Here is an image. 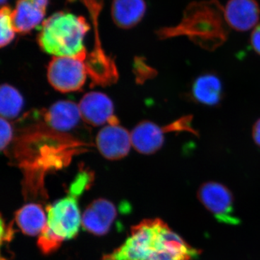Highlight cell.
I'll list each match as a JSON object with an SVG mask.
<instances>
[{
    "instance_id": "6da1fadb",
    "label": "cell",
    "mask_w": 260,
    "mask_h": 260,
    "mask_svg": "<svg viewBox=\"0 0 260 260\" xmlns=\"http://www.w3.org/2000/svg\"><path fill=\"white\" fill-rule=\"evenodd\" d=\"M201 254L166 222L154 218L132 228L125 242L102 260H196Z\"/></svg>"
},
{
    "instance_id": "7a4b0ae2",
    "label": "cell",
    "mask_w": 260,
    "mask_h": 260,
    "mask_svg": "<svg viewBox=\"0 0 260 260\" xmlns=\"http://www.w3.org/2000/svg\"><path fill=\"white\" fill-rule=\"evenodd\" d=\"M224 8L218 0L192 2L186 7L180 23L160 29V39L184 35L203 46L221 44L227 36Z\"/></svg>"
},
{
    "instance_id": "3957f363",
    "label": "cell",
    "mask_w": 260,
    "mask_h": 260,
    "mask_svg": "<svg viewBox=\"0 0 260 260\" xmlns=\"http://www.w3.org/2000/svg\"><path fill=\"white\" fill-rule=\"evenodd\" d=\"M89 30L83 17L58 12L43 22L38 44L44 52L54 56L85 55L83 41Z\"/></svg>"
},
{
    "instance_id": "277c9868",
    "label": "cell",
    "mask_w": 260,
    "mask_h": 260,
    "mask_svg": "<svg viewBox=\"0 0 260 260\" xmlns=\"http://www.w3.org/2000/svg\"><path fill=\"white\" fill-rule=\"evenodd\" d=\"M87 54L78 56H54L47 69L51 86L61 93L78 91L86 80Z\"/></svg>"
},
{
    "instance_id": "5b68a950",
    "label": "cell",
    "mask_w": 260,
    "mask_h": 260,
    "mask_svg": "<svg viewBox=\"0 0 260 260\" xmlns=\"http://www.w3.org/2000/svg\"><path fill=\"white\" fill-rule=\"evenodd\" d=\"M78 198L68 194L47 206V224L44 230L61 243L73 239L79 232L82 217Z\"/></svg>"
},
{
    "instance_id": "8992f818",
    "label": "cell",
    "mask_w": 260,
    "mask_h": 260,
    "mask_svg": "<svg viewBox=\"0 0 260 260\" xmlns=\"http://www.w3.org/2000/svg\"><path fill=\"white\" fill-rule=\"evenodd\" d=\"M197 197L219 223L229 225L240 223L234 206V194L226 186L217 181H206L198 188Z\"/></svg>"
},
{
    "instance_id": "52a82bcc",
    "label": "cell",
    "mask_w": 260,
    "mask_h": 260,
    "mask_svg": "<svg viewBox=\"0 0 260 260\" xmlns=\"http://www.w3.org/2000/svg\"><path fill=\"white\" fill-rule=\"evenodd\" d=\"M78 105L81 119L90 125L119 124L114 116V104L105 94L90 92L82 98Z\"/></svg>"
},
{
    "instance_id": "ba28073f",
    "label": "cell",
    "mask_w": 260,
    "mask_h": 260,
    "mask_svg": "<svg viewBox=\"0 0 260 260\" xmlns=\"http://www.w3.org/2000/svg\"><path fill=\"white\" fill-rule=\"evenodd\" d=\"M99 151L108 160H119L129 153L132 146L130 133L119 124L106 126L96 136Z\"/></svg>"
},
{
    "instance_id": "9c48e42d",
    "label": "cell",
    "mask_w": 260,
    "mask_h": 260,
    "mask_svg": "<svg viewBox=\"0 0 260 260\" xmlns=\"http://www.w3.org/2000/svg\"><path fill=\"white\" fill-rule=\"evenodd\" d=\"M224 17L230 28L237 31H247L259 22V3L256 0H229L224 8Z\"/></svg>"
},
{
    "instance_id": "30bf717a",
    "label": "cell",
    "mask_w": 260,
    "mask_h": 260,
    "mask_svg": "<svg viewBox=\"0 0 260 260\" xmlns=\"http://www.w3.org/2000/svg\"><path fill=\"white\" fill-rule=\"evenodd\" d=\"M117 211L109 200L97 199L88 205L82 216V225L87 232L95 236H104L110 230Z\"/></svg>"
},
{
    "instance_id": "8fae6325",
    "label": "cell",
    "mask_w": 260,
    "mask_h": 260,
    "mask_svg": "<svg viewBox=\"0 0 260 260\" xmlns=\"http://www.w3.org/2000/svg\"><path fill=\"white\" fill-rule=\"evenodd\" d=\"M49 0H18L13 10L15 32L28 34L42 23L46 15Z\"/></svg>"
},
{
    "instance_id": "7c38bea8",
    "label": "cell",
    "mask_w": 260,
    "mask_h": 260,
    "mask_svg": "<svg viewBox=\"0 0 260 260\" xmlns=\"http://www.w3.org/2000/svg\"><path fill=\"white\" fill-rule=\"evenodd\" d=\"M165 133V127H160L153 121H141L130 133L132 146L145 155L156 153L164 145Z\"/></svg>"
},
{
    "instance_id": "4fadbf2b",
    "label": "cell",
    "mask_w": 260,
    "mask_h": 260,
    "mask_svg": "<svg viewBox=\"0 0 260 260\" xmlns=\"http://www.w3.org/2000/svg\"><path fill=\"white\" fill-rule=\"evenodd\" d=\"M48 126L56 132L69 131L74 128L81 119L79 105L70 101L54 103L44 115Z\"/></svg>"
},
{
    "instance_id": "5bb4252c",
    "label": "cell",
    "mask_w": 260,
    "mask_h": 260,
    "mask_svg": "<svg viewBox=\"0 0 260 260\" xmlns=\"http://www.w3.org/2000/svg\"><path fill=\"white\" fill-rule=\"evenodd\" d=\"M195 102L208 107L218 105L223 99V85L214 73L200 75L195 79L191 89Z\"/></svg>"
},
{
    "instance_id": "9a60e30c",
    "label": "cell",
    "mask_w": 260,
    "mask_h": 260,
    "mask_svg": "<svg viewBox=\"0 0 260 260\" xmlns=\"http://www.w3.org/2000/svg\"><path fill=\"white\" fill-rule=\"evenodd\" d=\"M145 0H114L112 16L119 28L129 29L141 21L146 12Z\"/></svg>"
},
{
    "instance_id": "2e32d148",
    "label": "cell",
    "mask_w": 260,
    "mask_h": 260,
    "mask_svg": "<svg viewBox=\"0 0 260 260\" xmlns=\"http://www.w3.org/2000/svg\"><path fill=\"white\" fill-rule=\"evenodd\" d=\"M15 219L22 232L30 237L42 234L47 224L45 212L37 203L24 205L16 212Z\"/></svg>"
},
{
    "instance_id": "e0dca14e",
    "label": "cell",
    "mask_w": 260,
    "mask_h": 260,
    "mask_svg": "<svg viewBox=\"0 0 260 260\" xmlns=\"http://www.w3.org/2000/svg\"><path fill=\"white\" fill-rule=\"evenodd\" d=\"M23 98L20 92L9 84H3L0 88V114L7 120L14 119L21 112Z\"/></svg>"
},
{
    "instance_id": "ac0fdd59",
    "label": "cell",
    "mask_w": 260,
    "mask_h": 260,
    "mask_svg": "<svg viewBox=\"0 0 260 260\" xmlns=\"http://www.w3.org/2000/svg\"><path fill=\"white\" fill-rule=\"evenodd\" d=\"M13 10L8 6H3L0 11V46L6 47L14 39L15 30L13 26Z\"/></svg>"
},
{
    "instance_id": "d6986e66",
    "label": "cell",
    "mask_w": 260,
    "mask_h": 260,
    "mask_svg": "<svg viewBox=\"0 0 260 260\" xmlns=\"http://www.w3.org/2000/svg\"><path fill=\"white\" fill-rule=\"evenodd\" d=\"M0 133H1V137H0L1 150L4 151L5 149L8 148L13 140V129L9 121L3 117L0 119Z\"/></svg>"
},
{
    "instance_id": "ffe728a7",
    "label": "cell",
    "mask_w": 260,
    "mask_h": 260,
    "mask_svg": "<svg viewBox=\"0 0 260 260\" xmlns=\"http://www.w3.org/2000/svg\"><path fill=\"white\" fill-rule=\"evenodd\" d=\"M250 44L254 51L260 55V23L251 32Z\"/></svg>"
},
{
    "instance_id": "44dd1931",
    "label": "cell",
    "mask_w": 260,
    "mask_h": 260,
    "mask_svg": "<svg viewBox=\"0 0 260 260\" xmlns=\"http://www.w3.org/2000/svg\"><path fill=\"white\" fill-rule=\"evenodd\" d=\"M13 225H5L4 223V219L2 218V234H1V242H10L12 238L13 237Z\"/></svg>"
},
{
    "instance_id": "7402d4cb",
    "label": "cell",
    "mask_w": 260,
    "mask_h": 260,
    "mask_svg": "<svg viewBox=\"0 0 260 260\" xmlns=\"http://www.w3.org/2000/svg\"><path fill=\"white\" fill-rule=\"evenodd\" d=\"M252 137L255 144L260 148V119L253 126Z\"/></svg>"
},
{
    "instance_id": "603a6c76",
    "label": "cell",
    "mask_w": 260,
    "mask_h": 260,
    "mask_svg": "<svg viewBox=\"0 0 260 260\" xmlns=\"http://www.w3.org/2000/svg\"><path fill=\"white\" fill-rule=\"evenodd\" d=\"M7 0H1V3L2 4H4L5 3H6Z\"/></svg>"
}]
</instances>
